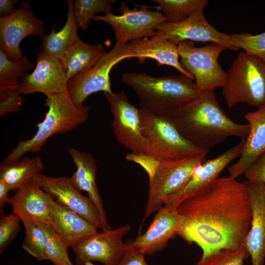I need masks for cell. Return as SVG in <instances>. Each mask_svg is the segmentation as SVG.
Wrapping results in <instances>:
<instances>
[{
	"label": "cell",
	"instance_id": "6da1fadb",
	"mask_svg": "<svg viewBox=\"0 0 265 265\" xmlns=\"http://www.w3.org/2000/svg\"><path fill=\"white\" fill-rule=\"evenodd\" d=\"M181 223L177 235L202 250L197 265H208L223 249L242 246L252 218L244 183L230 176L218 178L177 207Z\"/></svg>",
	"mask_w": 265,
	"mask_h": 265
},
{
	"label": "cell",
	"instance_id": "7a4b0ae2",
	"mask_svg": "<svg viewBox=\"0 0 265 265\" xmlns=\"http://www.w3.org/2000/svg\"><path fill=\"white\" fill-rule=\"evenodd\" d=\"M165 116L184 138L207 151L231 136L246 139L250 131L248 124L237 123L225 113L214 89L200 92L196 98Z\"/></svg>",
	"mask_w": 265,
	"mask_h": 265
},
{
	"label": "cell",
	"instance_id": "3957f363",
	"mask_svg": "<svg viewBox=\"0 0 265 265\" xmlns=\"http://www.w3.org/2000/svg\"><path fill=\"white\" fill-rule=\"evenodd\" d=\"M122 80L137 96L140 108L156 115H166L200 93L194 80L182 74L154 77L127 72L122 75Z\"/></svg>",
	"mask_w": 265,
	"mask_h": 265
},
{
	"label": "cell",
	"instance_id": "277c9868",
	"mask_svg": "<svg viewBox=\"0 0 265 265\" xmlns=\"http://www.w3.org/2000/svg\"><path fill=\"white\" fill-rule=\"evenodd\" d=\"M45 105L48 107V110L44 120L37 124L35 133L28 139L20 140L2 163L18 161L28 153L39 152L50 137L78 128L89 117V107L83 104H74L67 92L46 97Z\"/></svg>",
	"mask_w": 265,
	"mask_h": 265
},
{
	"label": "cell",
	"instance_id": "5b68a950",
	"mask_svg": "<svg viewBox=\"0 0 265 265\" xmlns=\"http://www.w3.org/2000/svg\"><path fill=\"white\" fill-rule=\"evenodd\" d=\"M227 72L222 92L229 108L241 103L258 108L265 105V62L243 51Z\"/></svg>",
	"mask_w": 265,
	"mask_h": 265
},
{
	"label": "cell",
	"instance_id": "8992f818",
	"mask_svg": "<svg viewBox=\"0 0 265 265\" xmlns=\"http://www.w3.org/2000/svg\"><path fill=\"white\" fill-rule=\"evenodd\" d=\"M140 113L146 143L145 155L162 161L180 160L208 152L184 138L165 115H154L140 108Z\"/></svg>",
	"mask_w": 265,
	"mask_h": 265
},
{
	"label": "cell",
	"instance_id": "52a82bcc",
	"mask_svg": "<svg viewBox=\"0 0 265 265\" xmlns=\"http://www.w3.org/2000/svg\"><path fill=\"white\" fill-rule=\"evenodd\" d=\"M207 153L180 160L159 161L153 174L149 177L148 199L142 225L146 218L164 205L169 197L186 185L196 168L206 160Z\"/></svg>",
	"mask_w": 265,
	"mask_h": 265
},
{
	"label": "cell",
	"instance_id": "ba28073f",
	"mask_svg": "<svg viewBox=\"0 0 265 265\" xmlns=\"http://www.w3.org/2000/svg\"><path fill=\"white\" fill-rule=\"evenodd\" d=\"M178 49L180 64L193 78L199 92L222 87L226 84L227 72L218 61L225 50L224 47L210 43L197 47L192 41H184L178 44Z\"/></svg>",
	"mask_w": 265,
	"mask_h": 265
},
{
	"label": "cell",
	"instance_id": "9c48e42d",
	"mask_svg": "<svg viewBox=\"0 0 265 265\" xmlns=\"http://www.w3.org/2000/svg\"><path fill=\"white\" fill-rule=\"evenodd\" d=\"M131 58L129 43L115 44L93 67L69 80L67 93L73 103L82 105L92 94L113 92L110 81L111 69L122 60Z\"/></svg>",
	"mask_w": 265,
	"mask_h": 265
},
{
	"label": "cell",
	"instance_id": "30bf717a",
	"mask_svg": "<svg viewBox=\"0 0 265 265\" xmlns=\"http://www.w3.org/2000/svg\"><path fill=\"white\" fill-rule=\"evenodd\" d=\"M118 11L120 15L111 13L96 15L93 19L95 22L103 21L109 24L114 33L115 44L127 43L151 37L156 33L160 24L166 22L161 12L150 10L145 6L131 9L122 2Z\"/></svg>",
	"mask_w": 265,
	"mask_h": 265
},
{
	"label": "cell",
	"instance_id": "8fae6325",
	"mask_svg": "<svg viewBox=\"0 0 265 265\" xmlns=\"http://www.w3.org/2000/svg\"><path fill=\"white\" fill-rule=\"evenodd\" d=\"M112 116L113 133L118 141L135 155H145L146 143L142 131L140 108L131 103L123 91L104 93Z\"/></svg>",
	"mask_w": 265,
	"mask_h": 265
},
{
	"label": "cell",
	"instance_id": "7c38bea8",
	"mask_svg": "<svg viewBox=\"0 0 265 265\" xmlns=\"http://www.w3.org/2000/svg\"><path fill=\"white\" fill-rule=\"evenodd\" d=\"M132 229L129 224L102 231L80 240L71 245L77 265L97 261L103 265H117L126 248L123 237Z\"/></svg>",
	"mask_w": 265,
	"mask_h": 265
},
{
	"label": "cell",
	"instance_id": "4fadbf2b",
	"mask_svg": "<svg viewBox=\"0 0 265 265\" xmlns=\"http://www.w3.org/2000/svg\"><path fill=\"white\" fill-rule=\"evenodd\" d=\"M45 31L44 22L31 10L29 2L24 1L10 15L0 18V50L12 60L24 58L21 42L30 35H40Z\"/></svg>",
	"mask_w": 265,
	"mask_h": 265
},
{
	"label": "cell",
	"instance_id": "5bb4252c",
	"mask_svg": "<svg viewBox=\"0 0 265 265\" xmlns=\"http://www.w3.org/2000/svg\"><path fill=\"white\" fill-rule=\"evenodd\" d=\"M68 81L62 60L40 52L33 72L21 78L18 91L23 95L40 93L48 97L67 92Z\"/></svg>",
	"mask_w": 265,
	"mask_h": 265
},
{
	"label": "cell",
	"instance_id": "9a60e30c",
	"mask_svg": "<svg viewBox=\"0 0 265 265\" xmlns=\"http://www.w3.org/2000/svg\"><path fill=\"white\" fill-rule=\"evenodd\" d=\"M157 30L177 44L184 41L210 42L220 45L225 49L238 50L232 42L229 34L218 31L208 22L204 10L197 11L178 22H163L158 26Z\"/></svg>",
	"mask_w": 265,
	"mask_h": 265
},
{
	"label": "cell",
	"instance_id": "2e32d148",
	"mask_svg": "<svg viewBox=\"0 0 265 265\" xmlns=\"http://www.w3.org/2000/svg\"><path fill=\"white\" fill-rule=\"evenodd\" d=\"M33 181L54 199L79 214L95 225L103 230V224L99 212L94 203L84 195L72 184L70 177H51L40 174Z\"/></svg>",
	"mask_w": 265,
	"mask_h": 265
},
{
	"label": "cell",
	"instance_id": "e0dca14e",
	"mask_svg": "<svg viewBox=\"0 0 265 265\" xmlns=\"http://www.w3.org/2000/svg\"><path fill=\"white\" fill-rule=\"evenodd\" d=\"M181 220L177 207L165 204L156 212L148 230L134 240H129L130 243L145 255H151L160 252L168 241L177 235Z\"/></svg>",
	"mask_w": 265,
	"mask_h": 265
},
{
	"label": "cell",
	"instance_id": "ac0fdd59",
	"mask_svg": "<svg viewBox=\"0 0 265 265\" xmlns=\"http://www.w3.org/2000/svg\"><path fill=\"white\" fill-rule=\"evenodd\" d=\"M252 212L250 228L243 246L252 265H264L265 261V184L245 181Z\"/></svg>",
	"mask_w": 265,
	"mask_h": 265
},
{
	"label": "cell",
	"instance_id": "d6986e66",
	"mask_svg": "<svg viewBox=\"0 0 265 265\" xmlns=\"http://www.w3.org/2000/svg\"><path fill=\"white\" fill-rule=\"evenodd\" d=\"M245 139H241L238 144L218 157L206 159L196 168L186 185L180 191L169 197L164 205L177 207L181 201L196 193L217 179L228 164L239 158Z\"/></svg>",
	"mask_w": 265,
	"mask_h": 265
},
{
	"label": "cell",
	"instance_id": "ffe728a7",
	"mask_svg": "<svg viewBox=\"0 0 265 265\" xmlns=\"http://www.w3.org/2000/svg\"><path fill=\"white\" fill-rule=\"evenodd\" d=\"M53 198L33 180L17 190L7 203L21 221L31 220L50 225L51 203Z\"/></svg>",
	"mask_w": 265,
	"mask_h": 265
},
{
	"label": "cell",
	"instance_id": "44dd1931",
	"mask_svg": "<svg viewBox=\"0 0 265 265\" xmlns=\"http://www.w3.org/2000/svg\"><path fill=\"white\" fill-rule=\"evenodd\" d=\"M129 46L131 57L137 58L140 63L147 58L153 59L159 65L172 67L194 80L180 64L178 44L168 39L162 32L157 30L153 36L130 42Z\"/></svg>",
	"mask_w": 265,
	"mask_h": 265
},
{
	"label": "cell",
	"instance_id": "7402d4cb",
	"mask_svg": "<svg viewBox=\"0 0 265 265\" xmlns=\"http://www.w3.org/2000/svg\"><path fill=\"white\" fill-rule=\"evenodd\" d=\"M68 152L76 168L70 177L72 184L80 191L87 192V196L94 203L100 215L103 224L102 231L111 229L97 186V165L96 159L90 153L74 148L69 149Z\"/></svg>",
	"mask_w": 265,
	"mask_h": 265
},
{
	"label": "cell",
	"instance_id": "603a6c76",
	"mask_svg": "<svg viewBox=\"0 0 265 265\" xmlns=\"http://www.w3.org/2000/svg\"><path fill=\"white\" fill-rule=\"evenodd\" d=\"M244 118L250 126L239 159L228 169L230 177L237 179L244 174L252 163L265 151V105L247 111Z\"/></svg>",
	"mask_w": 265,
	"mask_h": 265
},
{
	"label": "cell",
	"instance_id": "cb8c5ba5",
	"mask_svg": "<svg viewBox=\"0 0 265 265\" xmlns=\"http://www.w3.org/2000/svg\"><path fill=\"white\" fill-rule=\"evenodd\" d=\"M50 217V226L68 242L70 247L98 232L95 225L54 198L51 203Z\"/></svg>",
	"mask_w": 265,
	"mask_h": 265
},
{
	"label": "cell",
	"instance_id": "d4e9b609",
	"mask_svg": "<svg viewBox=\"0 0 265 265\" xmlns=\"http://www.w3.org/2000/svg\"><path fill=\"white\" fill-rule=\"evenodd\" d=\"M78 28L74 16V2L69 0L65 25L57 32L54 26L50 33L41 36V52L62 60L69 48L80 39Z\"/></svg>",
	"mask_w": 265,
	"mask_h": 265
},
{
	"label": "cell",
	"instance_id": "484cf974",
	"mask_svg": "<svg viewBox=\"0 0 265 265\" xmlns=\"http://www.w3.org/2000/svg\"><path fill=\"white\" fill-rule=\"evenodd\" d=\"M106 53L101 43L90 45L80 39L69 48L62 60L68 80L91 68Z\"/></svg>",
	"mask_w": 265,
	"mask_h": 265
},
{
	"label": "cell",
	"instance_id": "4316f807",
	"mask_svg": "<svg viewBox=\"0 0 265 265\" xmlns=\"http://www.w3.org/2000/svg\"><path fill=\"white\" fill-rule=\"evenodd\" d=\"M43 160L38 157H26L10 163L1 162L0 179L9 186L10 190H18L42 173Z\"/></svg>",
	"mask_w": 265,
	"mask_h": 265
},
{
	"label": "cell",
	"instance_id": "83f0119b",
	"mask_svg": "<svg viewBox=\"0 0 265 265\" xmlns=\"http://www.w3.org/2000/svg\"><path fill=\"white\" fill-rule=\"evenodd\" d=\"M156 3L166 22L176 23L185 20L195 12L204 10L207 0H152Z\"/></svg>",
	"mask_w": 265,
	"mask_h": 265
},
{
	"label": "cell",
	"instance_id": "f1b7e54d",
	"mask_svg": "<svg viewBox=\"0 0 265 265\" xmlns=\"http://www.w3.org/2000/svg\"><path fill=\"white\" fill-rule=\"evenodd\" d=\"M36 222L44 233L47 260L53 265H74L68 253L70 248L68 242L49 225Z\"/></svg>",
	"mask_w": 265,
	"mask_h": 265
},
{
	"label": "cell",
	"instance_id": "f546056e",
	"mask_svg": "<svg viewBox=\"0 0 265 265\" xmlns=\"http://www.w3.org/2000/svg\"><path fill=\"white\" fill-rule=\"evenodd\" d=\"M113 0H76L74 2L75 18L79 28L86 30L96 14L112 13Z\"/></svg>",
	"mask_w": 265,
	"mask_h": 265
},
{
	"label": "cell",
	"instance_id": "4dcf8cb0",
	"mask_svg": "<svg viewBox=\"0 0 265 265\" xmlns=\"http://www.w3.org/2000/svg\"><path fill=\"white\" fill-rule=\"evenodd\" d=\"M33 67L26 56L19 60H12L0 50V87H18V79Z\"/></svg>",
	"mask_w": 265,
	"mask_h": 265
},
{
	"label": "cell",
	"instance_id": "1f68e13d",
	"mask_svg": "<svg viewBox=\"0 0 265 265\" xmlns=\"http://www.w3.org/2000/svg\"><path fill=\"white\" fill-rule=\"evenodd\" d=\"M25 229L23 248L39 261L47 260L43 232L36 221L31 220L22 221Z\"/></svg>",
	"mask_w": 265,
	"mask_h": 265
},
{
	"label": "cell",
	"instance_id": "d6a6232c",
	"mask_svg": "<svg viewBox=\"0 0 265 265\" xmlns=\"http://www.w3.org/2000/svg\"><path fill=\"white\" fill-rule=\"evenodd\" d=\"M229 36L238 50L242 49L265 62V32L256 35L245 32L231 33Z\"/></svg>",
	"mask_w": 265,
	"mask_h": 265
},
{
	"label": "cell",
	"instance_id": "836d02e7",
	"mask_svg": "<svg viewBox=\"0 0 265 265\" xmlns=\"http://www.w3.org/2000/svg\"><path fill=\"white\" fill-rule=\"evenodd\" d=\"M19 217L12 212L8 215L0 212V253L1 254L6 248L17 236L20 230Z\"/></svg>",
	"mask_w": 265,
	"mask_h": 265
},
{
	"label": "cell",
	"instance_id": "e575fe53",
	"mask_svg": "<svg viewBox=\"0 0 265 265\" xmlns=\"http://www.w3.org/2000/svg\"><path fill=\"white\" fill-rule=\"evenodd\" d=\"M23 101L18 87H0V116L19 111Z\"/></svg>",
	"mask_w": 265,
	"mask_h": 265
},
{
	"label": "cell",
	"instance_id": "d590c367",
	"mask_svg": "<svg viewBox=\"0 0 265 265\" xmlns=\"http://www.w3.org/2000/svg\"><path fill=\"white\" fill-rule=\"evenodd\" d=\"M250 257L243 246L236 250L223 249L208 265H244V261Z\"/></svg>",
	"mask_w": 265,
	"mask_h": 265
},
{
	"label": "cell",
	"instance_id": "8d00e7d4",
	"mask_svg": "<svg viewBox=\"0 0 265 265\" xmlns=\"http://www.w3.org/2000/svg\"><path fill=\"white\" fill-rule=\"evenodd\" d=\"M244 175L247 181L265 184V151L248 168Z\"/></svg>",
	"mask_w": 265,
	"mask_h": 265
},
{
	"label": "cell",
	"instance_id": "74e56055",
	"mask_svg": "<svg viewBox=\"0 0 265 265\" xmlns=\"http://www.w3.org/2000/svg\"><path fill=\"white\" fill-rule=\"evenodd\" d=\"M126 243L125 252L117 265H149L145 260L144 253L133 247L129 240Z\"/></svg>",
	"mask_w": 265,
	"mask_h": 265
},
{
	"label": "cell",
	"instance_id": "f35d334b",
	"mask_svg": "<svg viewBox=\"0 0 265 265\" xmlns=\"http://www.w3.org/2000/svg\"><path fill=\"white\" fill-rule=\"evenodd\" d=\"M18 1L17 0H0V18L7 17L11 15L17 9L15 6Z\"/></svg>",
	"mask_w": 265,
	"mask_h": 265
},
{
	"label": "cell",
	"instance_id": "ab89813d",
	"mask_svg": "<svg viewBox=\"0 0 265 265\" xmlns=\"http://www.w3.org/2000/svg\"><path fill=\"white\" fill-rule=\"evenodd\" d=\"M11 191L9 186L2 180L0 179V209L2 212V209L10 198L8 192Z\"/></svg>",
	"mask_w": 265,
	"mask_h": 265
},
{
	"label": "cell",
	"instance_id": "60d3db41",
	"mask_svg": "<svg viewBox=\"0 0 265 265\" xmlns=\"http://www.w3.org/2000/svg\"><path fill=\"white\" fill-rule=\"evenodd\" d=\"M84 265H95L92 263V262H87Z\"/></svg>",
	"mask_w": 265,
	"mask_h": 265
}]
</instances>
